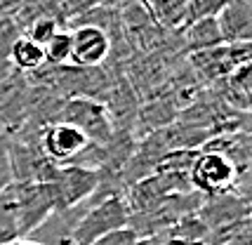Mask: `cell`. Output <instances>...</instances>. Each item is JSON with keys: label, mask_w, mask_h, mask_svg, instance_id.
Instances as JSON below:
<instances>
[{"label": "cell", "mask_w": 252, "mask_h": 245, "mask_svg": "<svg viewBox=\"0 0 252 245\" xmlns=\"http://www.w3.org/2000/svg\"><path fill=\"white\" fill-rule=\"evenodd\" d=\"M10 61L19 71H38L45 64V50L38 43H33L31 38H17L10 45Z\"/></svg>", "instance_id": "4fadbf2b"}, {"label": "cell", "mask_w": 252, "mask_h": 245, "mask_svg": "<svg viewBox=\"0 0 252 245\" xmlns=\"http://www.w3.org/2000/svg\"><path fill=\"white\" fill-rule=\"evenodd\" d=\"M57 31H59L57 17H52V14H43V17H35V19L29 24V35H26V38H31L33 43H38L40 47H45Z\"/></svg>", "instance_id": "9a60e30c"}, {"label": "cell", "mask_w": 252, "mask_h": 245, "mask_svg": "<svg viewBox=\"0 0 252 245\" xmlns=\"http://www.w3.org/2000/svg\"><path fill=\"white\" fill-rule=\"evenodd\" d=\"M10 245H40V243L33 241L31 236H29V238H19V241H14V243H10Z\"/></svg>", "instance_id": "cb8c5ba5"}, {"label": "cell", "mask_w": 252, "mask_h": 245, "mask_svg": "<svg viewBox=\"0 0 252 245\" xmlns=\"http://www.w3.org/2000/svg\"><path fill=\"white\" fill-rule=\"evenodd\" d=\"M12 177V163H10V134H0V193L10 186Z\"/></svg>", "instance_id": "ac0fdd59"}, {"label": "cell", "mask_w": 252, "mask_h": 245, "mask_svg": "<svg viewBox=\"0 0 252 245\" xmlns=\"http://www.w3.org/2000/svg\"><path fill=\"white\" fill-rule=\"evenodd\" d=\"M111 50L109 33L97 24H80L71 31V61L76 66H97Z\"/></svg>", "instance_id": "ba28073f"}, {"label": "cell", "mask_w": 252, "mask_h": 245, "mask_svg": "<svg viewBox=\"0 0 252 245\" xmlns=\"http://www.w3.org/2000/svg\"><path fill=\"white\" fill-rule=\"evenodd\" d=\"M184 43H187V50L191 55L205 52V50H212V47L224 45L220 26H217V19H215V17H203V19H198V22L189 24Z\"/></svg>", "instance_id": "8fae6325"}, {"label": "cell", "mask_w": 252, "mask_h": 245, "mask_svg": "<svg viewBox=\"0 0 252 245\" xmlns=\"http://www.w3.org/2000/svg\"><path fill=\"white\" fill-rule=\"evenodd\" d=\"M19 229H17V222L7 210H0V245H10L14 241H19Z\"/></svg>", "instance_id": "ffe728a7"}, {"label": "cell", "mask_w": 252, "mask_h": 245, "mask_svg": "<svg viewBox=\"0 0 252 245\" xmlns=\"http://www.w3.org/2000/svg\"><path fill=\"white\" fill-rule=\"evenodd\" d=\"M224 245H252V241H250V226H248V229H243L236 238H231L229 243H224Z\"/></svg>", "instance_id": "7402d4cb"}, {"label": "cell", "mask_w": 252, "mask_h": 245, "mask_svg": "<svg viewBox=\"0 0 252 245\" xmlns=\"http://www.w3.org/2000/svg\"><path fill=\"white\" fill-rule=\"evenodd\" d=\"M50 184L55 189L57 212L71 210L97 193L101 184V170L85 165H59Z\"/></svg>", "instance_id": "5b68a950"}, {"label": "cell", "mask_w": 252, "mask_h": 245, "mask_svg": "<svg viewBox=\"0 0 252 245\" xmlns=\"http://www.w3.org/2000/svg\"><path fill=\"white\" fill-rule=\"evenodd\" d=\"M57 122L73 125L76 130L85 134V139L90 144L106 146L113 139V121H111L109 111L97 99H90V97L68 99L64 104V109H62V118Z\"/></svg>", "instance_id": "277c9868"}, {"label": "cell", "mask_w": 252, "mask_h": 245, "mask_svg": "<svg viewBox=\"0 0 252 245\" xmlns=\"http://www.w3.org/2000/svg\"><path fill=\"white\" fill-rule=\"evenodd\" d=\"M139 243V236L132 231L130 226L125 229H118V231H111V234L97 238L92 245H137Z\"/></svg>", "instance_id": "d6986e66"}, {"label": "cell", "mask_w": 252, "mask_h": 245, "mask_svg": "<svg viewBox=\"0 0 252 245\" xmlns=\"http://www.w3.org/2000/svg\"><path fill=\"white\" fill-rule=\"evenodd\" d=\"M226 0H187V26L203 17H215Z\"/></svg>", "instance_id": "e0dca14e"}, {"label": "cell", "mask_w": 252, "mask_h": 245, "mask_svg": "<svg viewBox=\"0 0 252 245\" xmlns=\"http://www.w3.org/2000/svg\"><path fill=\"white\" fill-rule=\"evenodd\" d=\"M5 132H7V130H5V125L0 122V134H5Z\"/></svg>", "instance_id": "d4e9b609"}, {"label": "cell", "mask_w": 252, "mask_h": 245, "mask_svg": "<svg viewBox=\"0 0 252 245\" xmlns=\"http://www.w3.org/2000/svg\"><path fill=\"white\" fill-rule=\"evenodd\" d=\"M43 50H45V64L64 66L66 61H71V31L59 29Z\"/></svg>", "instance_id": "5bb4252c"}, {"label": "cell", "mask_w": 252, "mask_h": 245, "mask_svg": "<svg viewBox=\"0 0 252 245\" xmlns=\"http://www.w3.org/2000/svg\"><path fill=\"white\" fill-rule=\"evenodd\" d=\"M163 245H205L203 241H191V238H179V236H170L163 231Z\"/></svg>", "instance_id": "44dd1931"}, {"label": "cell", "mask_w": 252, "mask_h": 245, "mask_svg": "<svg viewBox=\"0 0 252 245\" xmlns=\"http://www.w3.org/2000/svg\"><path fill=\"white\" fill-rule=\"evenodd\" d=\"M99 0H50V5L59 12V17L64 22H71L73 17H83L85 12H90Z\"/></svg>", "instance_id": "2e32d148"}, {"label": "cell", "mask_w": 252, "mask_h": 245, "mask_svg": "<svg viewBox=\"0 0 252 245\" xmlns=\"http://www.w3.org/2000/svg\"><path fill=\"white\" fill-rule=\"evenodd\" d=\"M250 73L252 66H238L233 73L224 78V99L233 104V111L241 109L243 113L250 109Z\"/></svg>", "instance_id": "7c38bea8"}, {"label": "cell", "mask_w": 252, "mask_h": 245, "mask_svg": "<svg viewBox=\"0 0 252 245\" xmlns=\"http://www.w3.org/2000/svg\"><path fill=\"white\" fill-rule=\"evenodd\" d=\"M221 40L226 45L250 43L252 38V0H226L217 14Z\"/></svg>", "instance_id": "9c48e42d"}, {"label": "cell", "mask_w": 252, "mask_h": 245, "mask_svg": "<svg viewBox=\"0 0 252 245\" xmlns=\"http://www.w3.org/2000/svg\"><path fill=\"white\" fill-rule=\"evenodd\" d=\"M137 245H163V231L156 236H149V238H139Z\"/></svg>", "instance_id": "603a6c76"}, {"label": "cell", "mask_w": 252, "mask_h": 245, "mask_svg": "<svg viewBox=\"0 0 252 245\" xmlns=\"http://www.w3.org/2000/svg\"><path fill=\"white\" fill-rule=\"evenodd\" d=\"M0 210L10 212L19 236L29 238L57 212L55 189L50 182H12L0 193Z\"/></svg>", "instance_id": "6da1fadb"}, {"label": "cell", "mask_w": 252, "mask_h": 245, "mask_svg": "<svg viewBox=\"0 0 252 245\" xmlns=\"http://www.w3.org/2000/svg\"><path fill=\"white\" fill-rule=\"evenodd\" d=\"M127 222H130V208L127 201L121 198V193L94 201L90 208H85V212L73 226V243L92 245L101 236L125 229Z\"/></svg>", "instance_id": "7a4b0ae2"}, {"label": "cell", "mask_w": 252, "mask_h": 245, "mask_svg": "<svg viewBox=\"0 0 252 245\" xmlns=\"http://www.w3.org/2000/svg\"><path fill=\"white\" fill-rule=\"evenodd\" d=\"M252 57V47L250 43H238V45H220V47H212L205 52H196L191 55L193 59V66L215 80H224L229 73H233L238 66L250 64Z\"/></svg>", "instance_id": "52a82bcc"}, {"label": "cell", "mask_w": 252, "mask_h": 245, "mask_svg": "<svg viewBox=\"0 0 252 245\" xmlns=\"http://www.w3.org/2000/svg\"><path fill=\"white\" fill-rule=\"evenodd\" d=\"M248 198L245 196H236V193H221V196H212L203 208H200V219L208 226V231L229 226V224L243 222L248 219Z\"/></svg>", "instance_id": "30bf717a"}, {"label": "cell", "mask_w": 252, "mask_h": 245, "mask_svg": "<svg viewBox=\"0 0 252 245\" xmlns=\"http://www.w3.org/2000/svg\"><path fill=\"white\" fill-rule=\"evenodd\" d=\"M238 177H243V175L236 170V165L229 158L215 153V151H205V149L196 153L193 163H191V172H189L191 189L203 193V196H210V198L221 196V193H231Z\"/></svg>", "instance_id": "3957f363"}, {"label": "cell", "mask_w": 252, "mask_h": 245, "mask_svg": "<svg viewBox=\"0 0 252 245\" xmlns=\"http://www.w3.org/2000/svg\"><path fill=\"white\" fill-rule=\"evenodd\" d=\"M40 146H43V153L55 165H71L90 149V142L85 139V134L76 130L73 125L52 122L40 134Z\"/></svg>", "instance_id": "8992f818"}]
</instances>
